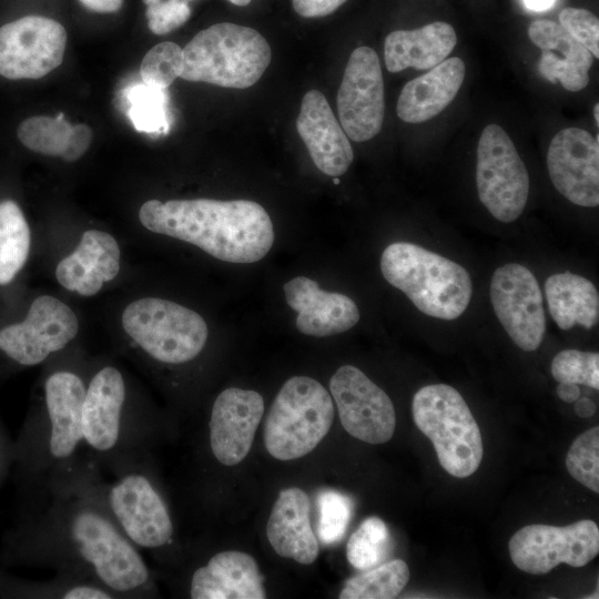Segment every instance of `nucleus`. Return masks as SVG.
Segmentation results:
<instances>
[{"mask_svg":"<svg viewBox=\"0 0 599 599\" xmlns=\"http://www.w3.org/2000/svg\"><path fill=\"white\" fill-rule=\"evenodd\" d=\"M102 470L85 454L38 483L41 504L23 532L26 558L92 579L116 598L155 592L141 551L122 534L100 495Z\"/></svg>","mask_w":599,"mask_h":599,"instance_id":"obj_1","label":"nucleus"},{"mask_svg":"<svg viewBox=\"0 0 599 599\" xmlns=\"http://www.w3.org/2000/svg\"><path fill=\"white\" fill-rule=\"evenodd\" d=\"M139 219L151 232L191 243L230 263L257 262L274 242L268 213L248 200H150L141 206Z\"/></svg>","mask_w":599,"mask_h":599,"instance_id":"obj_2","label":"nucleus"},{"mask_svg":"<svg viewBox=\"0 0 599 599\" xmlns=\"http://www.w3.org/2000/svg\"><path fill=\"white\" fill-rule=\"evenodd\" d=\"M155 425L130 399L115 366L104 365L88 380L82 408L83 450L101 470L148 455Z\"/></svg>","mask_w":599,"mask_h":599,"instance_id":"obj_3","label":"nucleus"},{"mask_svg":"<svg viewBox=\"0 0 599 599\" xmlns=\"http://www.w3.org/2000/svg\"><path fill=\"white\" fill-rule=\"evenodd\" d=\"M85 387L83 377L68 368L52 370L44 379L42 405L29 424L23 453L37 484L82 455Z\"/></svg>","mask_w":599,"mask_h":599,"instance_id":"obj_4","label":"nucleus"},{"mask_svg":"<svg viewBox=\"0 0 599 599\" xmlns=\"http://www.w3.org/2000/svg\"><path fill=\"white\" fill-rule=\"evenodd\" d=\"M380 271L390 285L430 317L456 319L469 305L473 285L467 270L419 245L389 244L382 254Z\"/></svg>","mask_w":599,"mask_h":599,"instance_id":"obj_5","label":"nucleus"},{"mask_svg":"<svg viewBox=\"0 0 599 599\" xmlns=\"http://www.w3.org/2000/svg\"><path fill=\"white\" fill-rule=\"evenodd\" d=\"M108 471L99 480L100 495L122 534L141 551L159 554L174 545V524L166 500L143 455Z\"/></svg>","mask_w":599,"mask_h":599,"instance_id":"obj_6","label":"nucleus"},{"mask_svg":"<svg viewBox=\"0 0 599 599\" xmlns=\"http://www.w3.org/2000/svg\"><path fill=\"white\" fill-rule=\"evenodd\" d=\"M271 59V47L257 30L219 22L197 32L184 47L180 78L246 89L261 79Z\"/></svg>","mask_w":599,"mask_h":599,"instance_id":"obj_7","label":"nucleus"},{"mask_svg":"<svg viewBox=\"0 0 599 599\" xmlns=\"http://www.w3.org/2000/svg\"><path fill=\"white\" fill-rule=\"evenodd\" d=\"M412 412L444 470L466 478L478 469L484 453L481 434L457 389L446 384L424 386L414 395Z\"/></svg>","mask_w":599,"mask_h":599,"instance_id":"obj_8","label":"nucleus"},{"mask_svg":"<svg viewBox=\"0 0 599 599\" xmlns=\"http://www.w3.org/2000/svg\"><path fill=\"white\" fill-rule=\"evenodd\" d=\"M333 419L334 404L326 388L307 376L291 377L265 419L266 450L278 460L301 458L327 435Z\"/></svg>","mask_w":599,"mask_h":599,"instance_id":"obj_9","label":"nucleus"},{"mask_svg":"<svg viewBox=\"0 0 599 599\" xmlns=\"http://www.w3.org/2000/svg\"><path fill=\"white\" fill-rule=\"evenodd\" d=\"M122 326L150 358L166 365H181L196 358L209 335L200 314L155 297L130 303L122 314Z\"/></svg>","mask_w":599,"mask_h":599,"instance_id":"obj_10","label":"nucleus"},{"mask_svg":"<svg viewBox=\"0 0 599 599\" xmlns=\"http://www.w3.org/2000/svg\"><path fill=\"white\" fill-rule=\"evenodd\" d=\"M476 184L480 202L498 221H516L527 204L530 180L517 149L497 125H487L477 146Z\"/></svg>","mask_w":599,"mask_h":599,"instance_id":"obj_11","label":"nucleus"},{"mask_svg":"<svg viewBox=\"0 0 599 599\" xmlns=\"http://www.w3.org/2000/svg\"><path fill=\"white\" fill-rule=\"evenodd\" d=\"M508 548L514 565L527 573L545 575L561 562L583 567L599 552V528L588 519L564 527L532 524L517 530Z\"/></svg>","mask_w":599,"mask_h":599,"instance_id":"obj_12","label":"nucleus"},{"mask_svg":"<svg viewBox=\"0 0 599 599\" xmlns=\"http://www.w3.org/2000/svg\"><path fill=\"white\" fill-rule=\"evenodd\" d=\"M67 31L54 19L26 16L0 27V75L10 80L40 79L64 57Z\"/></svg>","mask_w":599,"mask_h":599,"instance_id":"obj_13","label":"nucleus"},{"mask_svg":"<svg viewBox=\"0 0 599 599\" xmlns=\"http://www.w3.org/2000/svg\"><path fill=\"white\" fill-rule=\"evenodd\" d=\"M78 328V318L67 304L42 295L32 302L23 322L0 329V351L19 365L34 366L62 351Z\"/></svg>","mask_w":599,"mask_h":599,"instance_id":"obj_14","label":"nucleus"},{"mask_svg":"<svg viewBox=\"0 0 599 599\" xmlns=\"http://www.w3.org/2000/svg\"><path fill=\"white\" fill-rule=\"evenodd\" d=\"M489 295L495 314L512 342L525 352L536 351L544 339L546 318L535 275L521 264H505L495 271Z\"/></svg>","mask_w":599,"mask_h":599,"instance_id":"obj_15","label":"nucleus"},{"mask_svg":"<svg viewBox=\"0 0 599 599\" xmlns=\"http://www.w3.org/2000/svg\"><path fill=\"white\" fill-rule=\"evenodd\" d=\"M344 429L367 444H384L395 432L396 414L389 396L353 365L341 366L329 380Z\"/></svg>","mask_w":599,"mask_h":599,"instance_id":"obj_16","label":"nucleus"},{"mask_svg":"<svg viewBox=\"0 0 599 599\" xmlns=\"http://www.w3.org/2000/svg\"><path fill=\"white\" fill-rule=\"evenodd\" d=\"M337 110L342 129L355 142L368 141L382 130L384 81L379 58L372 48L352 52L337 92Z\"/></svg>","mask_w":599,"mask_h":599,"instance_id":"obj_17","label":"nucleus"},{"mask_svg":"<svg viewBox=\"0 0 599 599\" xmlns=\"http://www.w3.org/2000/svg\"><path fill=\"white\" fill-rule=\"evenodd\" d=\"M599 136L579 128L560 130L551 140L547 167L556 190L579 206L599 204Z\"/></svg>","mask_w":599,"mask_h":599,"instance_id":"obj_18","label":"nucleus"},{"mask_svg":"<svg viewBox=\"0 0 599 599\" xmlns=\"http://www.w3.org/2000/svg\"><path fill=\"white\" fill-rule=\"evenodd\" d=\"M263 413L255 390L230 387L217 395L209 419V446L217 463L234 466L246 457Z\"/></svg>","mask_w":599,"mask_h":599,"instance_id":"obj_19","label":"nucleus"},{"mask_svg":"<svg viewBox=\"0 0 599 599\" xmlns=\"http://www.w3.org/2000/svg\"><path fill=\"white\" fill-rule=\"evenodd\" d=\"M296 129L319 171L335 177L348 170L354 159L352 145L318 90L303 97Z\"/></svg>","mask_w":599,"mask_h":599,"instance_id":"obj_20","label":"nucleus"},{"mask_svg":"<svg viewBox=\"0 0 599 599\" xmlns=\"http://www.w3.org/2000/svg\"><path fill=\"white\" fill-rule=\"evenodd\" d=\"M283 290L288 306L298 313L296 327L305 335L324 337L344 333L361 318L352 298L321 290L308 277H294L284 284Z\"/></svg>","mask_w":599,"mask_h":599,"instance_id":"obj_21","label":"nucleus"},{"mask_svg":"<svg viewBox=\"0 0 599 599\" xmlns=\"http://www.w3.org/2000/svg\"><path fill=\"white\" fill-rule=\"evenodd\" d=\"M192 599H263V577L248 554L224 550L213 555L190 577Z\"/></svg>","mask_w":599,"mask_h":599,"instance_id":"obj_22","label":"nucleus"},{"mask_svg":"<svg viewBox=\"0 0 599 599\" xmlns=\"http://www.w3.org/2000/svg\"><path fill=\"white\" fill-rule=\"evenodd\" d=\"M528 35L541 50L538 68L545 79L554 83L559 81L571 92L587 87L593 55L559 23L546 19L536 20L530 23Z\"/></svg>","mask_w":599,"mask_h":599,"instance_id":"obj_23","label":"nucleus"},{"mask_svg":"<svg viewBox=\"0 0 599 599\" xmlns=\"http://www.w3.org/2000/svg\"><path fill=\"white\" fill-rule=\"evenodd\" d=\"M120 271V248L115 238L99 230L85 231L75 251L61 260L58 282L83 296L95 295Z\"/></svg>","mask_w":599,"mask_h":599,"instance_id":"obj_24","label":"nucleus"},{"mask_svg":"<svg viewBox=\"0 0 599 599\" xmlns=\"http://www.w3.org/2000/svg\"><path fill=\"white\" fill-rule=\"evenodd\" d=\"M267 539L275 552L302 565L317 559L318 542L309 520V499L297 487L283 489L273 505Z\"/></svg>","mask_w":599,"mask_h":599,"instance_id":"obj_25","label":"nucleus"},{"mask_svg":"<svg viewBox=\"0 0 599 599\" xmlns=\"http://www.w3.org/2000/svg\"><path fill=\"white\" fill-rule=\"evenodd\" d=\"M465 71L464 61L453 57L407 82L397 100L398 118L407 123H422L439 114L458 93Z\"/></svg>","mask_w":599,"mask_h":599,"instance_id":"obj_26","label":"nucleus"},{"mask_svg":"<svg viewBox=\"0 0 599 599\" xmlns=\"http://www.w3.org/2000/svg\"><path fill=\"white\" fill-rule=\"evenodd\" d=\"M457 43L454 28L436 21L414 30L390 32L384 43L385 64L396 73L407 68L432 69L443 62Z\"/></svg>","mask_w":599,"mask_h":599,"instance_id":"obj_27","label":"nucleus"},{"mask_svg":"<svg viewBox=\"0 0 599 599\" xmlns=\"http://www.w3.org/2000/svg\"><path fill=\"white\" fill-rule=\"evenodd\" d=\"M552 319L564 331L576 324L590 329L599 319V294L588 278L570 272L556 273L545 282Z\"/></svg>","mask_w":599,"mask_h":599,"instance_id":"obj_28","label":"nucleus"},{"mask_svg":"<svg viewBox=\"0 0 599 599\" xmlns=\"http://www.w3.org/2000/svg\"><path fill=\"white\" fill-rule=\"evenodd\" d=\"M28 222L11 200L0 202V285L9 284L23 267L30 251Z\"/></svg>","mask_w":599,"mask_h":599,"instance_id":"obj_29","label":"nucleus"},{"mask_svg":"<svg viewBox=\"0 0 599 599\" xmlns=\"http://www.w3.org/2000/svg\"><path fill=\"white\" fill-rule=\"evenodd\" d=\"M128 116L138 132L166 134L171 126L169 94L166 89L133 83L123 90Z\"/></svg>","mask_w":599,"mask_h":599,"instance_id":"obj_30","label":"nucleus"},{"mask_svg":"<svg viewBox=\"0 0 599 599\" xmlns=\"http://www.w3.org/2000/svg\"><path fill=\"white\" fill-rule=\"evenodd\" d=\"M409 580V569L404 560L395 559L364 570L345 582L341 599H393Z\"/></svg>","mask_w":599,"mask_h":599,"instance_id":"obj_31","label":"nucleus"},{"mask_svg":"<svg viewBox=\"0 0 599 599\" xmlns=\"http://www.w3.org/2000/svg\"><path fill=\"white\" fill-rule=\"evenodd\" d=\"M73 130L60 113L55 118L35 115L23 120L18 129L19 141L29 150L50 156L62 158Z\"/></svg>","mask_w":599,"mask_h":599,"instance_id":"obj_32","label":"nucleus"},{"mask_svg":"<svg viewBox=\"0 0 599 599\" xmlns=\"http://www.w3.org/2000/svg\"><path fill=\"white\" fill-rule=\"evenodd\" d=\"M390 534L378 517L366 518L349 537L346 546L348 562L358 570L380 565L390 550Z\"/></svg>","mask_w":599,"mask_h":599,"instance_id":"obj_33","label":"nucleus"},{"mask_svg":"<svg viewBox=\"0 0 599 599\" xmlns=\"http://www.w3.org/2000/svg\"><path fill=\"white\" fill-rule=\"evenodd\" d=\"M568 473L585 487L599 493V427L579 435L566 456Z\"/></svg>","mask_w":599,"mask_h":599,"instance_id":"obj_34","label":"nucleus"},{"mask_svg":"<svg viewBox=\"0 0 599 599\" xmlns=\"http://www.w3.org/2000/svg\"><path fill=\"white\" fill-rule=\"evenodd\" d=\"M183 71V49L174 42L155 44L144 55L140 65L142 82L167 89Z\"/></svg>","mask_w":599,"mask_h":599,"instance_id":"obj_35","label":"nucleus"},{"mask_svg":"<svg viewBox=\"0 0 599 599\" xmlns=\"http://www.w3.org/2000/svg\"><path fill=\"white\" fill-rule=\"evenodd\" d=\"M318 537L322 542L333 545L345 535L353 514L352 499L336 490H322L317 497Z\"/></svg>","mask_w":599,"mask_h":599,"instance_id":"obj_36","label":"nucleus"},{"mask_svg":"<svg viewBox=\"0 0 599 599\" xmlns=\"http://www.w3.org/2000/svg\"><path fill=\"white\" fill-rule=\"evenodd\" d=\"M551 374L558 383L582 384L599 389V354L564 349L554 357Z\"/></svg>","mask_w":599,"mask_h":599,"instance_id":"obj_37","label":"nucleus"},{"mask_svg":"<svg viewBox=\"0 0 599 599\" xmlns=\"http://www.w3.org/2000/svg\"><path fill=\"white\" fill-rule=\"evenodd\" d=\"M559 24L593 58H599V20L597 16L581 8H565L559 13Z\"/></svg>","mask_w":599,"mask_h":599,"instance_id":"obj_38","label":"nucleus"},{"mask_svg":"<svg viewBox=\"0 0 599 599\" xmlns=\"http://www.w3.org/2000/svg\"><path fill=\"white\" fill-rule=\"evenodd\" d=\"M191 7L183 0H160L146 6L149 29L158 35L166 34L183 26L191 17Z\"/></svg>","mask_w":599,"mask_h":599,"instance_id":"obj_39","label":"nucleus"},{"mask_svg":"<svg viewBox=\"0 0 599 599\" xmlns=\"http://www.w3.org/2000/svg\"><path fill=\"white\" fill-rule=\"evenodd\" d=\"M347 0H292L293 9L304 18H322L336 11Z\"/></svg>","mask_w":599,"mask_h":599,"instance_id":"obj_40","label":"nucleus"},{"mask_svg":"<svg viewBox=\"0 0 599 599\" xmlns=\"http://www.w3.org/2000/svg\"><path fill=\"white\" fill-rule=\"evenodd\" d=\"M92 136V130L88 125H73L69 145L62 159L68 162L79 160L89 149Z\"/></svg>","mask_w":599,"mask_h":599,"instance_id":"obj_41","label":"nucleus"},{"mask_svg":"<svg viewBox=\"0 0 599 599\" xmlns=\"http://www.w3.org/2000/svg\"><path fill=\"white\" fill-rule=\"evenodd\" d=\"M80 3L94 12L111 13L121 9L123 0H79Z\"/></svg>","mask_w":599,"mask_h":599,"instance_id":"obj_42","label":"nucleus"},{"mask_svg":"<svg viewBox=\"0 0 599 599\" xmlns=\"http://www.w3.org/2000/svg\"><path fill=\"white\" fill-rule=\"evenodd\" d=\"M557 395L565 403H575L580 397V388L578 384L559 383Z\"/></svg>","mask_w":599,"mask_h":599,"instance_id":"obj_43","label":"nucleus"},{"mask_svg":"<svg viewBox=\"0 0 599 599\" xmlns=\"http://www.w3.org/2000/svg\"><path fill=\"white\" fill-rule=\"evenodd\" d=\"M573 410L577 414V416L581 418H588L595 415L597 408H596L595 403L590 398L579 397L575 402Z\"/></svg>","mask_w":599,"mask_h":599,"instance_id":"obj_44","label":"nucleus"},{"mask_svg":"<svg viewBox=\"0 0 599 599\" xmlns=\"http://www.w3.org/2000/svg\"><path fill=\"white\" fill-rule=\"evenodd\" d=\"M526 8L532 11H544L550 9L556 0H522Z\"/></svg>","mask_w":599,"mask_h":599,"instance_id":"obj_45","label":"nucleus"},{"mask_svg":"<svg viewBox=\"0 0 599 599\" xmlns=\"http://www.w3.org/2000/svg\"><path fill=\"white\" fill-rule=\"evenodd\" d=\"M234 6L244 7L247 6L252 0H227Z\"/></svg>","mask_w":599,"mask_h":599,"instance_id":"obj_46","label":"nucleus"},{"mask_svg":"<svg viewBox=\"0 0 599 599\" xmlns=\"http://www.w3.org/2000/svg\"><path fill=\"white\" fill-rule=\"evenodd\" d=\"M593 118H595V121H596V125L598 126L599 125V103L595 104Z\"/></svg>","mask_w":599,"mask_h":599,"instance_id":"obj_47","label":"nucleus"},{"mask_svg":"<svg viewBox=\"0 0 599 599\" xmlns=\"http://www.w3.org/2000/svg\"><path fill=\"white\" fill-rule=\"evenodd\" d=\"M334 183H335V184H338V183H339V180L337 179V176L334 177Z\"/></svg>","mask_w":599,"mask_h":599,"instance_id":"obj_48","label":"nucleus"},{"mask_svg":"<svg viewBox=\"0 0 599 599\" xmlns=\"http://www.w3.org/2000/svg\"><path fill=\"white\" fill-rule=\"evenodd\" d=\"M183 1H186V2H189V1H192V0H183Z\"/></svg>","mask_w":599,"mask_h":599,"instance_id":"obj_49","label":"nucleus"}]
</instances>
